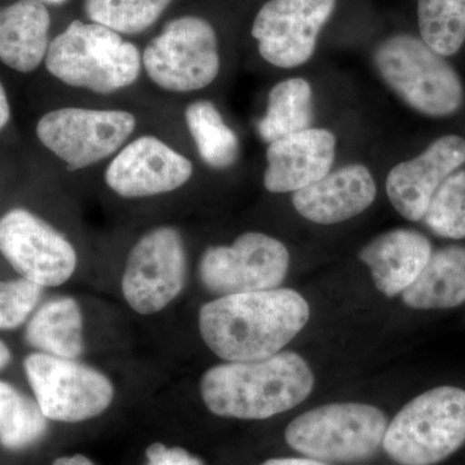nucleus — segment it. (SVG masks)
I'll use <instances>...</instances> for the list:
<instances>
[{
	"label": "nucleus",
	"mask_w": 465,
	"mask_h": 465,
	"mask_svg": "<svg viewBox=\"0 0 465 465\" xmlns=\"http://www.w3.org/2000/svg\"><path fill=\"white\" fill-rule=\"evenodd\" d=\"M307 300L274 289L220 296L201 308L202 339L226 362L264 360L281 351L308 323Z\"/></svg>",
	"instance_id": "f257e3e1"
},
{
	"label": "nucleus",
	"mask_w": 465,
	"mask_h": 465,
	"mask_svg": "<svg viewBox=\"0 0 465 465\" xmlns=\"http://www.w3.org/2000/svg\"><path fill=\"white\" fill-rule=\"evenodd\" d=\"M313 387V372L304 358L280 351L264 360L207 370L201 379V396L217 416L262 420L298 406Z\"/></svg>",
	"instance_id": "f03ea898"
},
{
	"label": "nucleus",
	"mask_w": 465,
	"mask_h": 465,
	"mask_svg": "<svg viewBox=\"0 0 465 465\" xmlns=\"http://www.w3.org/2000/svg\"><path fill=\"white\" fill-rule=\"evenodd\" d=\"M45 65L61 84L110 94L136 84L143 54L109 27L75 20L52 39Z\"/></svg>",
	"instance_id": "7ed1b4c3"
},
{
	"label": "nucleus",
	"mask_w": 465,
	"mask_h": 465,
	"mask_svg": "<svg viewBox=\"0 0 465 465\" xmlns=\"http://www.w3.org/2000/svg\"><path fill=\"white\" fill-rule=\"evenodd\" d=\"M465 443V391L434 388L410 401L388 424L382 448L400 465H436Z\"/></svg>",
	"instance_id": "20e7f679"
},
{
	"label": "nucleus",
	"mask_w": 465,
	"mask_h": 465,
	"mask_svg": "<svg viewBox=\"0 0 465 465\" xmlns=\"http://www.w3.org/2000/svg\"><path fill=\"white\" fill-rule=\"evenodd\" d=\"M374 63L385 84L421 114L443 118L463 105L464 85L457 70L421 38L390 36L376 48Z\"/></svg>",
	"instance_id": "39448f33"
},
{
	"label": "nucleus",
	"mask_w": 465,
	"mask_h": 465,
	"mask_svg": "<svg viewBox=\"0 0 465 465\" xmlns=\"http://www.w3.org/2000/svg\"><path fill=\"white\" fill-rule=\"evenodd\" d=\"M381 410L365 403H331L304 412L286 428L291 449L323 463H360L375 457L387 432Z\"/></svg>",
	"instance_id": "423d86ee"
},
{
	"label": "nucleus",
	"mask_w": 465,
	"mask_h": 465,
	"mask_svg": "<svg viewBox=\"0 0 465 465\" xmlns=\"http://www.w3.org/2000/svg\"><path fill=\"white\" fill-rule=\"evenodd\" d=\"M143 69L158 88L189 94L213 84L220 72L215 29L204 18H174L143 52Z\"/></svg>",
	"instance_id": "0eeeda50"
},
{
	"label": "nucleus",
	"mask_w": 465,
	"mask_h": 465,
	"mask_svg": "<svg viewBox=\"0 0 465 465\" xmlns=\"http://www.w3.org/2000/svg\"><path fill=\"white\" fill-rule=\"evenodd\" d=\"M127 110L60 108L39 119L36 136L69 171H81L114 157L136 130Z\"/></svg>",
	"instance_id": "6e6552de"
},
{
	"label": "nucleus",
	"mask_w": 465,
	"mask_h": 465,
	"mask_svg": "<svg viewBox=\"0 0 465 465\" xmlns=\"http://www.w3.org/2000/svg\"><path fill=\"white\" fill-rule=\"evenodd\" d=\"M24 367L36 403L51 420H90L105 412L114 399L112 381L75 360L38 351L26 357Z\"/></svg>",
	"instance_id": "1a4fd4ad"
},
{
	"label": "nucleus",
	"mask_w": 465,
	"mask_h": 465,
	"mask_svg": "<svg viewBox=\"0 0 465 465\" xmlns=\"http://www.w3.org/2000/svg\"><path fill=\"white\" fill-rule=\"evenodd\" d=\"M186 252L182 234L173 226L146 232L128 253L122 293L142 316L158 313L180 295L185 284Z\"/></svg>",
	"instance_id": "9d476101"
},
{
	"label": "nucleus",
	"mask_w": 465,
	"mask_h": 465,
	"mask_svg": "<svg viewBox=\"0 0 465 465\" xmlns=\"http://www.w3.org/2000/svg\"><path fill=\"white\" fill-rule=\"evenodd\" d=\"M290 253L282 242L249 232L229 246L208 247L200 262L204 289L215 295L278 289L286 277Z\"/></svg>",
	"instance_id": "9b49d317"
},
{
	"label": "nucleus",
	"mask_w": 465,
	"mask_h": 465,
	"mask_svg": "<svg viewBox=\"0 0 465 465\" xmlns=\"http://www.w3.org/2000/svg\"><path fill=\"white\" fill-rule=\"evenodd\" d=\"M0 253L21 277L42 287L67 282L78 262L65 235L25 208H14L0 219Z\"/></svg>",
	"instance_id": "f8f14e48"
},
{
	"label": "nucleus",
	"mask_w": 465,
	"mask_h": 465,
	"mask_svg": "<svg viewBox=\"0 0 465 465\" xmlns=\"http://www.w3.org/2000/svg\"><path fill=\"white\" fill-rule=\"evenodd\" d=\"M336 0H269L253 20L260 56L281 69L304 65L316 51L321 30Z\"/></svg>",
	"instance_id": "ddd939ff"
},
{
	"label": "nucleus",
	"mask_w": 465,
	"mask_h": 465,
	"mask_svg": "<svg viewBox=\"0 0 465 465\" xmlns=\"http://www.w3.org/2000/svg\"><path fill=\"white\" fill-rule=\"evenodd\" d=\"M191 159L153 134L125 143L106 167L110 191L127 200L155 197L183 188L192 179Z\"/></svg>",
	"instance_id": "4468645a"
},
{
	"label": "nucleus",
	"mask_w": 465,
	"mask_h": 465,
	"mask_svg": "<svg viewBox=\"0 0 465 465\" xmlns=\"http://www.w3.org/2000/svg\"><path fill=\"white\" fill-rule=\"evenodd\" d=\"M464 163L463 137H440L418 157L391 168L385 183L388 198L401 216L410 222H420L440 183Z\"/></svg>",
	"instance_id": "2eb2a0df"
},
{
	"label": "nucleus",
	"mask_w": 465,
	"mask_h": 465,
	"mask_svg": "<svg viewBox=\"0 0 465 465\" xmlns=\"http://www.w3.org/2000/svg\"><path fill=\"white\" fill-rule=\"evenodd\" d=\"M336 137L324 128H312L269 143L264 186L271 193L298 192L331 170Z\"/></svg>",
	"instance_id": "dca6fc26"
},
{
	"label": "nucleus",
	"mask_w": 465,
	"mask_h": 465,
	"mask_svg": "<svg viewBox=\"0 0 465 465\" xmlns=\"http://www.w3.org/2000/svg\"><path fill=\"white\" fill-rule=\"evenodd\" d=\"M376 193L369 168L349 164L293 193L292 204L309 222L332 225L362 213L374 203Z\"/></svg>",
	"instance_id": "f3484780"
},
{
	"label": "nucleus",
	"mask_w": 465,
	"mask_h": 465,
	"mask_svg": "<svg viewBox=\"0 0 465 465\" xmlns=\"http://www.w3.org/2000/svg\"><path fill=\"white\" fill-rule=\"evenodd\" d=\"M432 253V244L421 232L393 229L367 243L360 259L369 266L378 290L393 298L414 283Z\"/></svg>",
	"instance_id": "a211bd4d"
},
{
	"label": "nucleus",
	"mask_w": 465,
	"mask_h": 465,
	"mask_svg": "<svg viewBox=\"0 0 465 465\" xmlns=\"http://www.w3.org/2000/svg\"><path fill=\"white\" fill-rule=\"evenodd\" d=\"M51 16L39 0H18L0 8V61L20 73L45 63Z\"/></svg>",
	"instance_id": "6ab92c4d"
},
{
	"label": "nucleus",
	"mask_w": 465,
	"mask_h": 465,
	"mask_svg": "<svg viewBox=\"0 0 465 465\" xmlns=\"http://www.w3.org/2000/svg\"><path fill=\"white\" fill-rule=\"evenodd\" d=\"M403 302L414 309H451L465 302V247L436 251L411 286Z\"/></svg>",
	"instance_id": "aec40b11"
},
{
	"label": "nucleus",
	"mask_w": 465,
	"mask_h": 465,
	"mask_svg": "<svg viewBox=\"0 0 465 465\" xmlns=\"http://www.w3.org/2000/svg\"><path fill=\"white\" fill-rule=\"evenodd\" d=\"M26 341L41 353L75 360L84 353V316L75 299L54 298L43 304L26 327Z\"/></svg>",
	"instance_id": "412c9836"
},
{
	"label": "nucleus",
	"mask_w": 465,
	"mask_h": 465,
	"mask_svg": "<svg viewBox=\"0 0 465 465\" xmlns=\"http://www.w3.org/2000/svg\"><path fill=\"white\" fill-rule=\"evenodd\" d=\"M313 121V91L308 81L291 78L269 92L265 115L259 121L260 137L271 143L311 127Z\"/></svg>",
	"instance_id": "4be33fe9"
},
{
	"label": "nucleus",
	"mask_w": 465,
	"mask_h": 465,
	"mask_svg": "<svg viewBox=\"0 0 465 465\" xmlns=\"http://www.w3.org/2000/svg\"><path fill=\"white\" fill-rule=\"evenodd\" d=\"M183 116L204 164L213 170H226L234 166L240 157V140L237 134L225 124L213 101H193L186 106Z\"/></svg>",
	"instance_id": "5701e85b"
},
{
	"label": "nucleus",
	"mask_w": 465,
	"mask_h": 465,
	"mask_svg": "<svg viewBox=\"0 0 465 465\" xmlns=\"http://www.w3.org/2000/svg\"><path fill=\"white\" fill-rule=\"evenodd\" d=\"M421 41L443 57L457 54L465 42V0H419Z\"/></svg>",
	"instance_id": "b1692460"
},
{
	"label": "nucleus",
	"mask_w": 465,
	"mask_h": 465,
	"mask_svg": "<svg viewBox=\"0 0 465 465\" xmlns=\"http://www.w3.org/2000/svg\"><path fill=\"white\" fill-rule=\"evenodd\" d=\"M47 430L41 407L16 388L0 381V443L5 448H26Z\"/></svg>",
	"instance_id": "393cba45"
},
{
	"label": "nucleus",
	"mask_w": 465,
	"mask_h": 465,
	"mask_svg": "<svg viewBox=\"0 0 465 465\" xmlns=\"http://www.w3.org/2000/svg\"><path fill=\"white\" fill-rule=\"evenodd\" d=\"M173 0H84L91 23L109 27L121 35L148 30L166 11Z\"/></svg>",
	"instance_id": "a878e982"
},
{
	"label": "nucleus",
	"mask_w": 465,
	"mask_h": 465,
	"mask_svg": "<svg viewBox=\"0 0 465 465\" xmlns=\"http://www.w3.org/2000/svg\"><path fill=\"white\" fill-rule=\"evenodd\" d=\"M428 228L450 240L465 238V170L455 171L440 183L423 217Z\"/></svg>",
	"instance_id": "bb28decb"
},
{
	"label": "nucleus",
	"mask_w": 465,
	"mask_h": 465,
	"mask_svg": "<svg viewBox=\"0 0 465 465\" xmlns=\"http://www.w3.org/2000/svg\"><path fill=\"white\" fill-rule=\"evenodd\" d=\"M45 287L27 281H0V330L21 326L38 304Z\"/></svg>",
	"instance_id": "cd10ccee"
},
{
	"label": "nucleus",
	"mask_w": 465,
	"mask_h": 465,
	"mask_svg": "<svg viewBox=\"0 0 465 465\" xmlns=\"http://www.w3.org/2000/svg\"><path fill=\"white\" fill-rule=\"evenodd\" d=\"M148 465H204L200 458L182 448H167L163 443H153L146 449Z\"/></svg>",
	"instance_id": "c85d7f7f"
},
{
	"label": "nucleus",
	"mask_w": 465,
	"mask_h": 465,
	"mask_svg": "<svg viewBox=\"0 0 465 465\" xmlns=\"http://www.w3.org/2000/svg\"><path fill=\"white\" fill-rule=\"evenodd\" d=\"M262 465H329L323 461L314 460L311 458H278L269 459Z\"/></svg>",
	"instance_id": "c756f323"
},
{
	"label": "nucleus",
	"mask_w": 465,
	"mask_h": 465,
	"mask_svg": "<svg viewBox=\"0 0 465 465\" xmlns=\"http://www.w3.org/2000/svg\"><path fill=\"white\" fill-rule=\"evenodd\" d=\"M9 119H11V106H9L7 92L0 82V131L7 125Z\"/></svg>",
	"instance_id": "7c9ffc66"
},
{
	"label": "nucleus",
	"mask_w": 465,
	"mask_h": 465,
	"mask_svg": "<svg viewBox=\"0 0 465 465\" xmlns=\"http://www.w3.org/2000/svg\"><path fill=\"white\" fill-rule=\"evenodd\" d=\"M52 465H94L90 459L84 455H74V457L58 458Z\"/></svg>",
	"instance_id": "2f4dec72"
},
{
	"label": "nucleus",
	"mask_w": 465,
	"mask_h": 465,
	"mask_svg": "<svg viewBox=\"0 0 465 465\" xmlns=\"http://www.w3.org/2000/svg\"><path fill=\"white\" fill-rule=\"evenodd\" d=\"M9 362H11V351L5 342L0 341V370L5 369Z\"/></svg>",
	"instance_id": "473e14b6"
},
{
	"label": "nucleus",
	"mask_w": 465,
	"mask_h": 465,
	"mask_svg": "<svg viewBox=\"0 0 465 465\" xmlns=\"http://www.w3.org/2000/svg\"><path fill=\"white\" fill-rule=\"evenodd\" d=\"M42 3H48V5H63L66 0H39Z\"/></svg>",
	"instance_id": "72a5a7b5"
}]
</instances>
